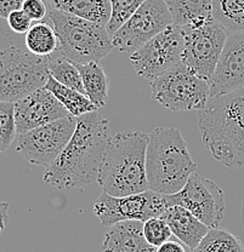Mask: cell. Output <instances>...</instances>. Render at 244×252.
<instances>
[{"label":"cell","instance_id":"cell-1","mask_svg":"<svg viewBox=\"0 0 244 252\" xmlns=\"http://www.w3.org/2000/svg\"><path fill=\"white\" fill-rule=\"evenodd\" d=\"M109 138L108 120L98 112L77 118V127L59 158L46 167L44 182L59 189L88 187L98 181Z\"/></svg>","mask_w":244,"mask_h":252},{"label":"cell","instance_id":"cell-2","mask_svg":"<svg viewBox=\"0 0 244 252\" xmlns=\"http://www.w3.org/2000/svg\"><path fill=\"white\" fill-rule=\"evenodd\" d=\"M202 142L231 169L244 166V88L210 97L199 110Z\"/></svg>","mask_w":244,"mask_h":252},{"label":"cell","instance_id":"cell-3","mask_svg":"<svg viewBox=\"0 0 244 252\" xmlns=\"http://www.w3.org/2000/svg\"><path fill=\"white\" fill-rule=\"evenodd\" d=\"M149 135L141 131L118 132L109 138L98 176L104 193L125 196L148 190L146 151Z\"/></svg>","mask_w":244,"mask_h":252},{"label":"cell","instance_id":"cell-4","mask_svg":"<svg viewBox=\"0 0 244 252\" xmlns=\"http://www.w3.org/2000/svg\"><path fill=\"white\" fill-rule=\"evenodd\" d=\"M197 171L181 131L174 126L156 127L149 133L146 151L148 188L162 195H172L185 187Z\"/></svg>","mask_w":244,"mask_h":252},{"label":"cell","instance_id":"cell-5","mask_svg":"<svg viewBox=\"0 0 244 252\" xmlns=\"http://www.w3.org/2000/svg\"><path fill=\"white\" fill-rule=\"evenodd\" d=\"M48 20L56 33L57 51L74 64L99 62L113 50L105 26L48 7Z\"/></svg>","mask_w":244,"mask_h":252},{"label":"cell","instance_id":"cell-6","mask_svg":"<svg viewBox=\"0 0 244 252\" xmlns=\"http://www.w3.org/2000/svg\"><path fill=\"white\" fill-rule=\"evenodd\" d=\"M50 77L48 57L7 46L0 50V101L15 102L44 88Z\"/></svg>","mask_w":244,"mask_h":252},{"label":"cell","instance_id":"cell-7","mask_svg":"<svg viewBox=\"0 0 244 252\" xmlns=\"http://www.w3.org/2000/svg\"><path fill=\"white\" fill-rule=\"evenodd\" d=\"M152 98L174 112L201 110L210 98L208 81L196 77L182 62L151 81Z\"/></svg>","mask_w":244,"mask_h":252},{"label":"cell","instance_id":"cell-8","mask_svg":"<svg viewBox=\"0 0 244 252\" xmlns=\"http://www.w3.org/2000/svg\"><path fill=\"white\" fill-rule=\"evenodd\" d=\"M180 30L183 35L181 62L196 77L210 83L226 43V28L214 18L201 27Z\"/></svg>","mask_w":244,"mask_h":252},{"label":"cell","instance_id":"cell-9","mask_svg":"<svg viewBox=\"0 0 244 252\" xmlns=\"http://www.w3.org/2000/svg\"><path fill=\"white\" fill-rule=\"evenodd\" d=\"M167 207L181 206L208 225L217 228L224 219L225 195L222 189L209 178L192 173L185 187L172 195H164Z\"/></svg>","mask_w":244,"mask_h":252},{"label":"cell","instance_id":"cell-10","mask_svg":"<svg viewBox=\"0 0 244 252\" xmlns=\"http://www.w3.org/2000/svg\"><path fill=\"white\" fill-rule=\"evenodd\" d=\"M75 127L77 118L67 115L48 125L33 128L18 135L16 151L32 165L48 167L64 152Z\"/></svg>","mask_w":244,"mask_h":252},{"label":"cell","instance_id":"cell-11","mask_svg":"<svg viewBox=\"0 0 244 252\" xmlns=\"http://www.w3.org/2000/svg\"><path fill=\"white\" fill-rule=\"evenodd\" d=\"M182 50V32L173 23L133 52L130 55V62L135 68L136 74L151 83L159 75L180 64Z\"/></svg>","mask_w":244,"mask_h":252},{"label":"cell","instance_id":"cell-12","mask_svg":"<svg viewBox=\"0 0 244 252\" xmlns=\"http://www.w3.org/2000/svg\"><path fill=\"white\" fill-rule=\"evenodd\" d=\"M170 25L173 17L167 1L147 0L112 35V44L118 51L131 55Z\"/></svg>","mask_w":244,"mask_h":252},{"label":"cell","instance_id":"cell-13","mask_svg":"<svg viewBox=\"0 0 244 252\" xmlns=\"http://www.w3.org/2000/svg\"><path fill=\"white\" fill-rule=\"evenodd\" d=\"M167 209L164 195L148 190L125 196H113L102 193L94 205V215L105 227H112L123 220L146 222L161 217Z\"/></svg>","mask_w":244,"mask_h":252},{"label":"cell","instance_id":"cell-14","mask_svg":"<svg viewBox=\"0 0 244 252\" xmlns=\"http://www.w3.org/2000/svg\"><path fill=\"white\" fill-rule=\"evenodd\" d=\"M15 123L17 135L48 125L70 113L46 88H40L25 98L15 102Z\"/></svg>","mask_w":244,"mask_h":252},{"label":"cell","instance_id":"cell-15","mask_svg":"<svg viewBox=\"0 0 244 252\" xmlns=\"http://www.w3.org/2000/svg\"><path fill=\"white\" fill-rule=\"evenodd\" d=\"M209 86L210 97L244 88V31L228 32Z\"/></svg>","mask_w":244,"mask_h":252},{"label":"cell","instance_id":"cell-16","mask_svg":"<svg viewBox=\"0 0 244 252\" xmlns=\"http://www.w3.org/2000/svg\"><path fill=\"white\" fill-rule=\"evenodd\" d=\"M143 222L123 220L109 227L102 243V252H156L142 232Z\"/></svg>","mask_w":244,"mask_h":252},{"label":"cell","instance_id":"cell-17","mask_svg":"<svg viewBox=\"0 0 244 252\" xmlns=\"http://www.w3.org/2000/svg\"><path fill=\"white\" fill-rule=\"evenodd\" d=\"M162 219L169 224L173 235L180 243L193 250L207 235L210 228L202 223L188 210L181 206H169L162 214Z\"/></svg>","mask_w":244,"mask_h":252},{"label":"cell","instance_id":"cell-18","mask_svg":"<svg viewBox=\"0 0 244 252\" xmlns=\"http://www.w3.org/2000/svg\"><path fill=\"white\" fill-rule=\"evenodd\" d=\"M173 23L180 28H197L214 20L212 0H167Z\"/></svg>","mask_w":244,"mask_h":252},{"label":"cell","instance_id":"cell-19","mask_svg":"<svg viewBox=\"0 0 244 252\" xmlns=\"http://www.w3.org/2000/svg\"><path fill=\"white\" fill-rule=\"evenodd\" d=\"M48 7L59 10L106 27L111 18L109 0H44Z\"/></svg>","mask_w":244,"mask_h":252},{"label":"cell","instance_id":"cell-20","mask_svg":"<svg viewBox=\"0 0 244 252\" xmlns=\"http://www.w3.org/2000/svg\"><path fill=\"white\" fill-rule=\"evenodd\" d=\"M84 91L96 108L105 107L108 99V78L99 62L78 65Z\"/></svg>","mask_w":244,"mask_h":252},{"label":"cell","instance_id":"cell-21","mask_svg":"<svg viewBox=\"0 0 244 252\" xmlns=\"http://www.w3.org/2000/svg\"><path fill=\"white\" fill-rule=\"evenodd\" d=\"M44 88L51 91L52 94L59 99L60 103L65 107L66 110L72 117L79 118L81 115L88 114V113L96 112V109H98L86 94L57 83L52 77H49Z\"/></svg>","mask_w":244,"mask_h":252},{"label":"cell","instance_id":"cell-22","mask_svg":"<svg viewBox=\"0 0 244 252\" xmlns=\"http://www.w3.org/2000/svg\"><path fill=\"white\" fill-rule=\"evenodd\" d=\"M25 44L27 51L39 57H49L59 47L56 33L49 23L35 22L26 33Z\"/></svg>","mask_w":244,"mask_h":252},{"label":"cell","instance_id":"cell-23","mask_svg":"<svg viewBox=\"0 0 244 252\" xmlns=\"http://www.w3.org/2000/svg\"><path fill=\"white\" fill-rule=\"evenodd\" d=\"M191 252H244V245L238 236L224 228H211L201 243Z\"/></svg>","mask_w":244,"mask_h":252},{"label":"cell","instance_id":"cell-24","mask_svg":"<svg viewBox=\"0 0 244 252\" xmlns=\"http://www.w3.org/2000/svg\"><path fill=\"white\" fill-rule=\"evenodd\" d=\"M49 60V74L57 83L67 86V88L77 90L79 93L85 94L83 83L78 65L68 61L64 56H61L59 51H55L51 56L48 57Z\"/></svg>","mask_w":244,"mask_h":252},{"label":"cell","instance_id":"cell-25","mask_svg":"<svg viewBox=\"0 0 244 252\" xmlns=\"http://www.w3.org/2000/svg\"><path fill=\"white\" fill-rule=\"evenodd\" d=\"M212 16L227 32L244 31V0H212Z\"/></svg>","mask_w":244,"mask_h":252},{"label":"cell","instance_id":"cell-26","mask_svg":"<svg viewBox=\"0 0 244 252\" xmlns=\"http://www.w3.org/2000/svg\"><path fill=\"white\" fill-rule=\"evenodd\" d=\"M145 1L147 0H109L111 18L107 23L106 30L111 38Z\"/></svg>","mask_w":244,"mask_h":252},{"label":"cell","instance_id":"cell-27","mask_svg":"<svg viewBox=\"0 0 244 252\" xmlns=\"http://www.w3.org/2000/svg\"><path fill=\"white\" fill-rule=\"evenodd\" d=\"M16 136L14 103L0 101V153L10 148Z\"/></svg>","mask_w":244,"mask_h":252},{"label":"cell","instance_id":"cell-28","mask_svg":"<svg viewBox=\"0 0 244 252\" xmlns=\"http://www.w3.org/2000/svg\"><path fill=\"white\" fill-rule=\"evenodd\" d=\"M142 232L147 243L154 248L161 246L173 235L169 224L162 217H153L143 222Z\"/></svg>","mask_w":244,"mask_h":252},{"label":"cell","instance_id":"cell-29","mask_svg":"<svg viewBox=\"0 0 244 252\" xmlns=\"http://www.w3.org/2000/svg\"><path fill=\"white\" fill-rule=\"evenodd\" d=\"M22 10L33 22H41L48 17V5L44 0H25Z\"/></svg>","mask_w":244,"mask_h":252},{"label":"cell","instance_id":"cell-30","mask_svg":"<svg viewBox=\"0 0 244 252\" xmlns=\"http://www.w3.org/2000/svg\"><path fill=\"white\" fill-rule=\"evenodd\" d=\"M7 25L11 28L12 32L17 34H26L30 28L32 27L33 21L28 17L22 10H16V11L11 12L6 18Z\"/></svg>","mask_w":244,"mask_h":252},{"label":"cell","instance_id":"cell-31","mask_svg":"<svg viewBox=\"0 0 244 252\" xmlns=\"http://www.w3.org/2000/svg\"><path fill=\"white\" fill-rule=\"evenodd\" d=\"M25 0H0V18H7L11 12L22 9Z\"/></svg>","mask_w":244,"mask_h":252},{"label":"cell","instance_id":"cell-32","mask_svg":"<svg viewBox=\"0 0 244 252\" xmlns=\"http://www.w3.org/2000/svg\"><path fill=\"white\" fill-rule=\"evenodd\" d=\"M156 252H186V249L182 245V243L175 240H168L164 244H162L161 246H158Z\"/></svg>","mask_w":244,"mask_h":252},{"label":"cell","instance_id":"cell-33","mask_svg":"<svg viewBox=\"0 0 244 252\" xmlns=\"http://www.w3.org/2000/svg\"><path fill=\"white\" fill-rule=\"evenodd\" d=\"M10 204L6 201L0 200V234L5 230L6 227V222L9 216H7V210H9Z\"/></svg>","mask_w":244,"mask_h":252},{"label":"cell","instance_id":"cell-34","mask_svg":"<svg viewBox=\"0 0 244 252\" xmlns=\"http://www.w3.org/2000/svg\"><path fill=\"white\" fill-rule=\"evenodd\" d=\"M241 220H242L243 227H244V200H243V203H242V210H241Z\"/></svg>","mask_w":244,"mask_h":252},{"label":"cell","instance_id":"cell-35","mask_svg":"<svg viewBox=\"0 0 244 252\" xmlns=\"http://www.w3.org/2000/svg\"><path fill=\"white\" fill-rule=\"evenodd\" d=\"M165 1H167V0H165Z\"/></svg>","mask_w":244,"mask_h":252}]
</instances>
